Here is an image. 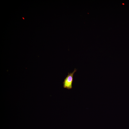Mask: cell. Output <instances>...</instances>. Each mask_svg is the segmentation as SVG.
Returning <instances> with one entry per match:
<instances>
[{
  "mask_svg": "<svg viewBox=\"0 0 129 129\" xmlns=\"http://www.w3.org/2000/svg\"><path fill=\"white\" fill-rule=\"evenodd\" d=\"M77 70L75 69L72 73H68L67 75L64 79L63 82V87L64 88L70 89L72 88V84L73 81V76L74 73Z\"/></svg>",
  "mask_w": 129,
  "mask_h": 129,
  "instance_id": "1",
  "label": "cell"
}]
</instances>
